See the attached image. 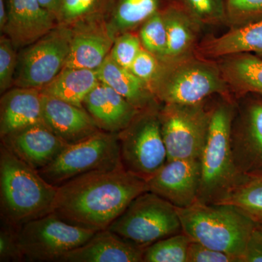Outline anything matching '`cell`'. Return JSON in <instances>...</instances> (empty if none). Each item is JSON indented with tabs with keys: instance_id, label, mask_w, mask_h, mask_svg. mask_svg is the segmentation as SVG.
<instances>
[{
	"instance_id": "6da1fadb",
	"label": "cell",
	"mask_w": 262,
	"mask_h": 262,
	"mask_svg": "<svg viewBox=\"0 0 262 262\" xmlns=\"http://www.w3.org/2000/svg\"><path fill=\"white\" fill-rule=\"evenodd\" d=\"M147 191L145 179L123 167L94 172L58 187L53 212L68 223L98 232L108 229L131 202Z\"/></svg>"
},
{
	"instance_id": "7a4b0ae2",
	"label": "cell",
	"mask_w": 262,
	"mask_h": 262,
	"mask_svg": "<svg viewBox=\"0 0 262 262\" xmlns=\"http://www.w3.org/2000/svg\"><path fill=\"white\" fill-rule=\"evenodd\" d=\"M58 187L8 148L0 147L1 219L15 227L53 212Z\"/></svg>"
},
{
	"instance_id": "3957f363",
	"label": "cell",
	"mask_w": 262,
	"mask_h": 262,
	"mask_svg": "<svg viewBox=\"0 0 262 262\" xmlns=\"http://www.w3.org/2000/svg\"><path fill=\"white\" fill-rule=\"evenodd\" d=\"M177 211L182 232L192 241L234 255L243 262L248 239L256 227L248 213L234 205L198 201L177 208Z\"/></svg>"
},
{
	"instance_id": "277c9868",
	"label": "cell",
	"mask_w": 262,
	"mask_h": 262,
	"mask_svg": "<svg viewBox=\"0 0 262 262\" xmlns=\"http://www.w3.org/2000/svg\"><path fill=\"white\" fill-rule=\"evenodd\" d=\"M235 112L233 103L225 101L213 106L208 136L201 158V187L198 201L220 203L245 176L234 164L231 129Z\"/></svg>"
},
{
	"instance_id": "5b68a950",
	"label": "cell",
	"mask_w": 262,
	"mask_h": 262,
	"mask_svg": "<svg viewBox=\"0 0 262 262\" xmlns=\"http://www.w3.org/2000/svg\"><path fill=\"white\" fill-rule=\"evenodd\" d=\"M151 89L163 104H194L212 95L227 98L229 91L218 63L194 54L163 62Z\"/></svg>"
},
{
	"instance_id": "8992f818",
	"label": "cell",
	"mask_w": 262,
	"mask_h": 262,
	"mask_svg": "<svg viewBox=\"0 0 262 262\" xmlns=\"http://www.w3.org/2000/svg\"><path fill=\"white\" fill-rule=\"evenodd\" d=\"M108 229L144 250L182 232L177 207L149 191L131 202Z\"/></svg>"
},
{
	"instance_id": "52a82bcc",
	"label": "cell",
	"mask_w": 262,
	"mask_h": 262,
	"mask_svg": "<svg viewBox=\"0 0 262 262\" xmlns=\"http://www.w3.org/2000/svg\"><path fill=\"white\" fill-rule=\"evenodd\" d=\"M122 167L117 134L101 130L68 145L54 161L38 172L49 184L59 187L84 174Z\"/></svg>"
},
{
	"instance_id": "ba28073f",
	"label": "cell",
	"mask_w": 262,
	"mask_h": 262,
	"mask_svg": "<svg viewBox=\"0 0 262 262\" xmlns=\"http://www.w3.org/2000/svg\"><path fill=\"white\" fill-rule=\"evenodd\" d=\"M160 108L141 111L117 134L122 167L146 182L168 160L160 129Z\"/></svg>"
},
{
	"instance_id": "9c48e42d",
	"label": "cell",
	"mask_w": 262,
	"mask_h": 262,
	"mask_svg": "<svg viewBox=\"0 0 262 262\" xmlns=\"http://www.w3.org/2000/svg\"><path fill=\"white\" fill-rule=\"evenodd\" d=\"M96 232L68 223L51 212L19 228V248L24 261H60Z\"/></svg>"
},
{
	"instance_id": "30bf717a",
	"label": "cell",
	"mask_w": 262,
	"mask_h": 262,
	"mask_svg": "<svg viewBox=\"0 0 262 262\" xmlns=\"http://www.w3.org/2000/svg\"><path fill=\"white\" fill-rule=\"evenodd\" d=\"M211 110L205 101L194 104H163L160 108L167 161L201 158L208 136Z\"/></svg>"
},
{
	"instance_id": "8fae6325",
	"label": "cell",
	"mask_w": 262,
	"mask_h": 262,
	"mask_svg": "<svg viewBox=\"0 0 262 262\" xmlns=\"http://www.w3.org/2000/svg\"><path fill=\"white\" fill-rule=\"evenodd\" d=\"M72 29L57 25L19 53L15 87L42 89L64 68L70 51Z\"/></svg>"
},
{
	"instance_id": "7c38bea8",
	"label": "cell",
	"mask_w": 262,
	"mask_h": 262,
	"mask_svg": "<svg viewBox=\"0 0 262 262\" xmlns=\"http://www.w3.org/2000/svg\"><path fill=\"white\" fill-rule=\"evenodd\" d=\"M234 164L245 177H262V96L249 98L234 112L231 129Z\"/></svg>"
},
{
	"instance_id": "4fadbf2b",
	"label": "cell",
	"mask_w": 262,
	"mask_h": 262,
	"mask_svg": "<svg viewBox=\"0 0 262 262\" xmlns=\"http://www.w3.org/2000/svg\"><path fill=\"white\" fill-rule=\"evenodd\" d=\"M201 179L200 158L177 159L167 161L147 184L149 192L177 208H186L198 201Z\"/></svg>"
},
{
	"instance_id": "5bb4252c",
	"label": "cell",
	"mask_w": 262,
	"mask_h": 262,
	"mask_svg": "<svg viewBox=\"0 0 262 262\" xmlns=\"http://www.w3.org/2000/svg\"><path fill=\"white\" fill-rule=\"evenodd\" d=\"M71 29L70 51L64 68L97 70L107 58L116 38L107 19L81 22Z\"/></svg>"
},
{
	"instance_id": "9a60e30c",
	"label": "cell",
	"mask_w": 262,
	"mask_h": 262,
	"mask_svg": "<svg viewBox=\"0 0 262 262\" xmlns=\"http://www.w3.org/2000/svg\"><path fill=\"white\" fill-rule=\"evenodd\" d=\"M1 144L37 171L54 161L69 145L45 122L8 134L1 138Z\"/></svg>"
},
{
	"instance_id": "2e32d148",
	"label": "cell",
	"mask_w": 262,
	"mask_h": 262,
	"mask_svg": "<svg viewBox=\"0 0 262 262\" xmlns=\"http://www.w3.org/2000/svg\"><path fill=\"white\" fill-rule=\"evenodd\" d=\"M6 4L8 23L3 34L16 48L27 47L58 25L39 0H6Z\"/></svg>"
},
{
	"instance_id": "e0dca14e",
	"label": "cell",
	"mask_w": 262,
	"mask_h": 262,
	"mask_svg": "<svg viewBox=\"0 0 262 262\" xmlns=\"http://www.w3.org/2000/svg\"><path fill=\"white\" fill-rule=\"evenodd\" d=\"M42 115L46 125L69 145L101 131L84 108L43 94Z\"/></svg>"
},
{
	"instance_id": "ac0fdd59",
	"label": "cell",
	"mask_w": 262,
	"mask_h": 262,
	"mask_svg": "<svg viewBox=\"0 0 262 262\" xmlns=\"http://www.w3.org/2000/svg\"><path fill=\"white\" fill-rule=\"evenodd\" d=\"M83 107L100 130L113 134L126 128L141 112L121 95L101 82L88 95Z\"/></svg>"
},
{
	"instance_id": "d6986e66",
	"label": "cell",
	"mask_w": 262,
	"mask_h": 262,
	"mask_svg": "<svg viewBox=\"0 0 262 262\" xmlns=\"http://www.w3.org/2000/svg\"><path fill=\"white\" fill-rule=\"evenodd\" d=\"M143 255L144 249L106 229L66 253L60 262H141Z\"/></svg>"
},
{
	"instance_id": "ffe728a7",
	"label": "cell",
	"mask_w": 262,
	"mask_h": 262,
	"mask_svg": "<svg viewBox=\"0 0 262 262\" xmlns=\"http://www.w3.org/2000/svg\"><path fill=\"white\" fill-rule=\"evenodd\" d=\"M44 122L40 89L15 87L2 94L1 138L34 124Z\"/></svg>"
},
{
	"instance_id": "44dd1931",
	"label": "cell",
	"mask_w": 262,
	"mask_h": 262,
	"mask_svg": "<svg viewBox=\"0 0 262 262\" xmlns=\"http://www.w3.org/2000/svg\"><path fill=\"white\" fill-rule=\"evenodd\" d=\"M245 53L262 58V19L231 29L220 37L209 38L198 46L195 51L198 56L210 60Z\"/></svg>"
},
{
	"instance_id": "7402d4cb",
	"label": "cell",
	"mask_w": 262,
	"mask_h": 262,
	"mask_svg": "<svg viewBox=\"0 0 262 262\" xmlns=\"http://www.w3.org/2000/svg\"><path fill=\"white\" fill-rule=\"evenodd\" d=\"M96 72L101 83L121 95L140 111L160 108L151 88L130 70L117 64L110 54Z\"/></svg>"
},
{
	"instance_id": "603a6c76",
	"label": "cell",
	"mask_w": 262,
	"mask_h": 262,
	"mask_svg": "<svg viewBox=\"0 0 262 262\" xmlns=\"http://www.w3.org/2000/svg\"><path fill=\"white\" fill-rule=\"evenodd\" d=\"M162 12L168 33V49L165 61L194 54L202 24L176 1Z\"/></svg>"
},
{
	"instance_id": "cb8c5ba5",
	"label": "cell",
	"mask_w": 262,
	"mask_h": 262,
	"mask_svg": "<svg viewBox=\"0 0 262 262\" xmlns=\"http://www.w3.org/2000/svg\"><path fill=\"white\" fill-rule=\"evenodd\" d=\"M224 79L238 96H262V58L253 53H237L220 58Z\"/></svg>"
},
{
	"instance_id": "d4e9b609",
	"label": "cell",
	"mask_w": 262,
	"mask_h": 262,
	"mask_svg": "<svg viewBox=\"0 0 262 262\" xmlns=\"http://www.w3.org/2000/svg\"><path fill=\"white\" fill-rule=\"evenodd\" d=\"M100 82L96 70L63 68L40 90L43 94L84 108V99Z\"/></svg>"
},
{
	"instance_id": "484cf974",
	"label": "cell",
	"mask_w": 262,
	"mask_h": 262,
	"mask_svg": "<svg viewBox=\"0 0 262 262\" xmlns=\"http://www.w3.org/2000/svg\"><path fill=\"white\" fill-rule=\"evenodd\" d=\"M174 0H115L107 21L115 37L140 27Z\"/></svg>"
},
{
	"instance_id": "4316f807",
	"label": "cell",
	"mask_w": 262,
	"mask_h": 262,
	"mask_svg": "<svg viewBox=\"0 0 262 262\" xmlns=\"http://www.w3.org/2000/svg\"><path fill=\"white\" fill-rule=\"evenodd\" d=\"M115 0H61L56 15L58 25L72 27L81 22L107 19Z\"/></svg>"
},
{
	"instance_id": "83f0119b",
	"label": "cell",
	"mask_w": 262,
	"mask_h": 262,
	"mask_svg": "<svg viewBox=\"0 0 262 262\" xmlns=\"http://www.w3.org/2000/svg\"><path fill=\"white\" fill-rule=\"evenodd\" d=\"M218 203L234 205L251 216L262 215V177H245Z\"/></svg>"
},
{
	"instance_id": "f1b7e54d",
	"label": "cell",
	"mask_w": 262,
	"mask_h": 262,
	"mask_svg": "<svg viewBox=\"0 0 262 262\" xmlns=\"http://www.w3.org/2000/svg\"><path fill=\"white\" fill-rule=\"evenodd\" d=\"M192 239L180 232L160 239L144 250V262H187V253Z\"/></svg>"
},
{
	"instance_id": "f546056e",
	"label": "cell",
	"mask_w": 262,
	"mask_h": 262,
	"mask_svg": "<svg viewBox=\"0 0 262 262\" xmlns=\"http://www.w3.org/2000/svg\"><path fill=\"white\" fill-rule=\"evenodd\" d=\"M139 35L144 49L159 58L160 61H166L168 33L162 10L150 17L141 26Z\"/></svg>"
},
{
	"instance_id": "4dcf8cb0",
	"label": "cell",
	"mask_w": 262,
	"mask_h": 262,
	"mask_svg": "<svg viewBox=\"0 0 262 262\" xmlns=\"http://www.w3.org/2000/svg\"><path fill=\"white\" fill-rule=\"evenodd\" d=\"M225 22L231 29L262 19V0H225Z\"/></svg>"
},
{
	"instance_id": "1f68e13d",
	"label": "cell",
	"mask_w": 262,
	"mask_h": 262,
	"mask_svg": "<svg viewBox=\"0 0 262 262\" xmlns=\"http://www.w3.org/2000/svg\"><path fill=\"white\" fill-rule=\"evenodd\" d=\"M176 2L201 24L215 25L225 22V0H177Z\"/></svg>"
},
{
	"instance_id": "d6a6232c",
	"label": "cell",
	"mask_w": 262,
	"mask_h": 262,
	"mask_svg": "<svg viewBox=\"0 0 262 262\" xmlns=\"http://www.w3.org/2000/svg\"><path fill=\"white\" fill-rule=\"evenodd\" d=\"M142 48L139 34L134 31L124 32L115 38L110 56L117 64L130 70L133 62Z\"/></svg>"
},
{
	"instance_id": "836d02e7",
	"label": "cell",
	"mask_w": 262,
	"mask_h": 262,
	"mask_svg": "<svg viewBox=\"0 0 262 262\" xmlns=\"http://www.w3.org/2000/svg\"><path fill=\"white\" fill-rule=\"evenodd\" d=\"M16 47L6 34L0 37V92L4 94L14 82L18 55Z\"/></svg>"
},
{
	"instance_id": "e575fe53",
	"label": "cell",
	"mask_w": 262,
	"mask_h": 262,
	"mask_svg": "<svg viewBox=\"0 0 262 262\" xmlns=\"http://www.w3.org/2000/svg\"><path fill=\"white\" fill-rule=\"evenodd\" d=\"M19 228L1 219L0 261H24L18 244Z\"/></svg>"
},
{
	"instance_id": "d590c367",
	"label": "cell",
	"mask_w": 262,
	"mask_h": 262,
	"mask_svg": "<svg viewBox=\"0 0 262 262\" xmlns=\"http://www.w3.org/2000/svg\"><path fill=\"white\" fill-rule=\"evenodd\" d=\"M162 63L159 58L142 48L129 70L151 88L159 75Z\"/></svg>"
},
{
	"instance_id": "8d00e7d4",
	"label": "cell",
	"mask_w": 262,
	"mask_h": 262,
	"mask_svg": "<svg viewBox=\"0 0 262 262\" xmlns=\"http://www.w3.org/2000/svg\"><path fill=\"white\" fill-rule=\"evenodd\" d=\"M187 262H241L234 255L207 247L192 241L188 249Z\"/></svg>"
},
{
	"instance_id": "74e56055",
	"label": "cell",
	"mask_w": 262,
	"mask_h": 262,
	"mask_svg": "<svg viewBox=\"0 0 262 262\" xmlns=\"http://www.w3.org/2000/svg\"><path fill=\"white\" fill-rule=\"evenodd\" d=\"M243 262H262V232L256 227L248 239Z\"/></svg>"
},
{
	"instance_id": "f35d334b",
	"label": "cell",
	"mask_w": 262,
	"mask_h": 262,
	"mask_svg": "<svg viewBox=\"0 0 262 262\" xmlns=\"http://www.w3.org/2000/svg\"><path fill=\"white\" fill-rule=\"evenodd\" d=\"M45 9L51 13L56 18L61 0H39Z\"/></svg>"
},
{
	"instance_id": "ab89813d",
	"label": "cell",
	"mask_w": 262,
	"mask_h": 262,
	"mask_svg": "<svg viewBox=\"0 0 262 262\" xmlns=\"http://www.w3.org/2000/svg\"><path fill=\"white\" fill-rule=\"evenodd\" d=\"M8 23V10H7L6 0H0V30L4 32Z\"/></svg>"
},
{
	"instance_id": "60d3db41",
	"label": "cell",
	"mask_w": 262,
	"mask_h": 262,
	"mask_svg": "<svg viewBox=\"0 0 262 262\" xmlns=\"http://www.w3.org/2000/svg\"><path fill=\"white\" fill-rule=\"evenodd\" d=\"M253 220H254L255 224H256V227L262 232V215H254L251 216Z\"/></svg>"
}]
</instances>
